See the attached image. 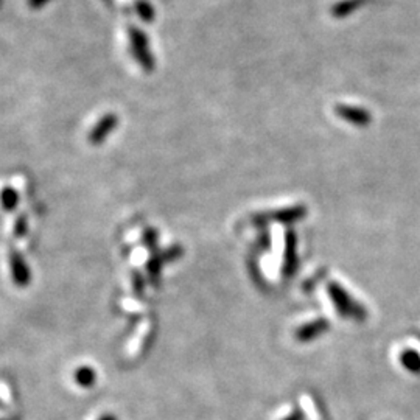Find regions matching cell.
<instances>
[{
	"label": "cell",
	"mask_w": 420,
	"mask_h": 420,
	"mask_svg": "<svg viewBox=\"0 0 420 420\" xmlns=\"http://www.w3.org/2000/svg\"><path fill=\"white\" fill-rule=\"evenodd\" d=\"M0 204L5 210H13L17 204V193L11 188H5L0 192Z\"/></svg>",
	"instance_id": "8992f818"
},
{
	"label": "cell",
	"mask_w": 420,
	"mask_h": 420,
	"mask_svg": "<svg viewBox=\"0 0 420 420\" xmlns=\"http://www.w3.org/2000/svg\"><path fill=\"white\" fill-rule=\"evenodd\" d=\"M23 230H25V218H21V220L17 221V224H16L14 234L22 235V234H23Z\"/></svg>",
	"instance_id": "ba28073f"
},
{
	"label": "cell",
	"mask_w": 420,
	"mask_h": 420,
	"mask_svg": "<svg viewBox=\"0 0 420 420\" xmlns=\"http://www.w3.org/2000/svg\"><path fill=\"white\" fill-rule=\"evenodd\" d=\"M2 3H3V0H0V8H2Z\"/></svg>",
	"instance_id": "8fae6325"
},
{
	"label": "cell",
	"mask_w": 420,
	"mask_h": 420,
	"mask_svg": "<svg viewBox=\"0 0 420 420\" xmlns=\"http://www.w3.org/2000/svg\"><path fill=\"white\" fill-rule=\"evenodd\" d=\"M135 11H137V14L140 16L142 21H145V22L155 21V16H156L155 8H153L148 2H145V0H140V2L135 3Z\"/></svg>",
	"instance_id": "5b68a950"
},
{
	"label": "cell",
	"mask_w": 420,
	"mask_h": 420,
	"mask_svg": "<svg viewBox=\"0 0 420 420\" xmlns=\"http://www.w3.org/2000/svg\"><path fill=\"white\" fill-rule=\"evenodd\" d=\"M285 420H302V417H300L299 414H293V416H289V417L285 419Z\"/></svg>",
	"instance_id": "30bf717a"
},
{
	"label": "cell",
	"mask_w": 420,
	"mask_h": 420,
	"mask_svg": "<svg viewBox=\"0 0 420 420\" xmlns=\"http://www.w3.org/2000/svg\"><path fill=\"white\" fill-rule=\"evenodd\" d=\"M129 43H131V52L146 74H151L156 67L155 56L150 50V43L145 33L137 27H129Z\"/></svg>",
	"instance_id": "6da1fadb"
},
{
	"label": "cell",
	"mask_w": 420,
	"mask_h": 420,
	"mask_svg": "<svg viewBox=\"0 0 420 420\" xmlns=\"http://www.w3.org/2000/svg\"><path fill=\"white\" fill-rule=\"evenodd\" d=\"M98 420H118V419L114 416V414H104V416H102Z\"/></svg>",
	"instance_id": "9c48e42d"
},
{
	"label": "cell",
	"mask_w": 420,
	"mask_h": 420,
	"mask_svg": "<svg viewBox=\"0 0 420 420\" xmlns=\"http://www.w3.org/2000/svg\"><path fill=\"white\" fill-rule=\"evenodd\" d=\"M49 2H52V0H28V7L33 10H39V8L45 7Z\"/></svg>",
	"instance_id": "52a82bcc"
},
{
	"label": "cell",
	"mask_w": 420,
	"mask_h": 420,
	"mask_svg": "<svg viewBox=\"0 0 420 420\" xmlns=\"http://www.w3.org/2000/svg\"><path fill=\"white\" fill-rule=\"evenodd\" d=\"M10 268H11V276L16 285L25 287L30 283V271L27 268L25 262L17 252H11L10 256Z\"/></svg>",
	"instance_id": "3957f363"
},
{
	"label": "cell",
	"mask_w": 420,
	"mask_h": 420,
	"mask_svg": "<svg viewBox=\"0 0 420 420\" xmlns=\"http://www.w3.org/2000/svg\"><path fill=\"white\" fill-rule=\"evenodd\" d=\"M117 123H118V118L114 114H108V115L102 117L98 120L97 125L92 128L91 134H89V142L93 145H98L100 142H103L106 137H108L112 129L117 126Z\"/></svg>",
	"instance_id": "7a4b0ae2"
},
{
	"label": "cell",
	"mask_w": 420,
	"mask_h": 420,
	"mask_svg": "<svg viewBox=\"0 0 420 420\" xmlns=\"http://www.w3.org/2000/svg\"><path fill=\"white\" fill-rule=\"evenodd\" d=\"M74 380L81 388H91L96 384L97 375H96V372H93V369L87 368V366H82V368L75 371Z\"/></svg>",
	"instance_id": "277c9868"
}]
</instances>
